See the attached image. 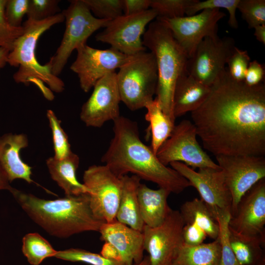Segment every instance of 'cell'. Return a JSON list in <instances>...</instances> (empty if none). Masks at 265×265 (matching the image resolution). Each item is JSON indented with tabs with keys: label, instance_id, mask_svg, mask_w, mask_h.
I'll return each instance as SVG.
<instances>
[{
	"label": "cell",
	"instance_id": "d4e9b609",
	"mask_svg": "<svg viewBox=\"0 0 265 265\" xmlns=\"http://www.w3.org/2000/svg\"><path fill=\"white\" fill-rule=\"evenodd\" d=\"M221 246L219 238L209 243L189 245L184 243L171 265H220Z\"/></svg>",
	"mask_w": 265,
	"mask_h": 265
},
{
	"label": "cell",
	"instance_id": "8fae6325",
	"mask_svg": "<svg viewBox=\"0 0 265 265\" xmlns=\"http://www.w3.org/2000/svg\"><path fill=\"white\" fill-rule=\"evenodd\" d=\"M232 197L231 216L244 194L265 179V156L253 155L215 156Z\"/></svg>",
	"mask_w": 265,
	"mask_h": 265
},
{
	"label": "cell",
	"instance_id": "cb8c5ba5",
	"mask_svg": "<svg viewBox=\"0 0 265 265\" xmlns=\"http://www.w3.org/2000/svg\"><path fill=\"white\" fill-rule=\"evenodd\" d=\"M122 177V188L116 220L135 230L142 232L144 224L139 208L137 190L141 179L135 175Z\"/></svg>",
	"mask_w": 265,
	"mask_h": 265
},
{
	"label": "cell",
	"instance_id": "7bdbcfd3",
	"mask_svg": "<svg viewBox=\"0 0 265 265\" xmlns=\"http://www.w3.org/2000/svg\"><path fill=\"white\" fill-rule=\"evenodd\" d=\"M123 15H130L145 11L150 7L151 0H122Z\"/></svg>",
	"mask_w": 265,
	"mask_h": 265
},
{
	"label": "cell",
	"instance_id": "ab89813d",
	"mask_svg": "<svg viewBox=\"0 0 265 265\" xmlns=\"http://www.w3.org/2000/svg\"><path fill=\"white\" fill-rule=\"evenodd\" d=\"M29 0H6L4 13L8 22L13 26H22L23 19L27 14Z\"/></svg>",
	"mask_w": 265,
	"mask_h": 265
},
{
	"label": "cell",
	"instance_id": "9a60e30c",
	"mask_svg": "<svg viewBox=\"0 0 265 265\" xmlns=\"http://www.w3.org/2000/svg\"><path fill=\"white\" fill-rule=\"evenodd\" d=\"M225 16L218 9H206L192 16L173 19L157 17V20L170 30L175 39L189 58L205 37H218V22Z\"/></svg>",
	"mask_w": 265,
	"mask_h": 265
},
{
	"label": "cell",
	"instance_id": "d6986e66",
	"mask_svg": "<svg viewBox=\"0 0 265 265\" xmlns=\"http://www.w3.org/2000/svg\"><path fill=\"white\" fill-rule=\"evenodd\" d=\"M99 232L101 240L116 249L121 261L125 265H133L143 260L144 249L142 232L116 220L103 223Z\"/></svg>",
	"mask_w": 265,
	"mask_h": 265
},
{
	"label": "cell",
	"instance_id": "836d02e7",
	"mask_svg": "<svg viewBox=\"0 0 265 265\" xmlns=\"http://www.w3.org/2000/svg\"><path fill=\"white\" fill-rule=\"evenodd\" d=\"M195 0H151L150 7L157 17L173 19L184 17L188 7Z\"/></svg>",
	"mask_w": 265,
	"mask_h": 265
},
{
	"label": "cell",
	"instance_id": "30bf717a",
	"mask_svg": "<svg viewBox=\"0 0 265 265\" xmlns=\"http://www.w3.org/2000/svg\"><path fill=\"white\" fill-rule=\"evenodd\" d=\"M157 17L156 11L151 8L135 14L122 15L110 21L95 39L128 55L146 51L141 37L147 25Z\"/></svg>",
	"mask_w": 265,
	"mask_h": 265
},
{
	"label": "cell",
	"instance_id": "c3c4849f",
	"mask_svg": "<svg viewBox=\"0 0 265 265\" xmlns=\"http://www.w3.org/2000/svg\"><path fill=\"white\" fill-rule=\"evenodd\" d=\"M133 265H150L148 256H146L144 257L143 260L141 262L135 264Z\"/></svg>",
	"mask_w": 265,
	"mask_h": 265
},
{
	"label": "cell",
	"instance_id": "e0dca14e",
	"mask_svg": "<svg viewBox=\"0 0 265 265\" xmlns=\"http://www.w3.org/2000/svg\"><path fill=\"white\" fill-rule=\"evenodd\" d=\"M93 91L81 108L80 118L87 127L100 128L120 116L121 102L116 73H109L94 86Z\"/></svg>",
	"mask_w": 265,
	"mask_h": 265
},
{
	"label": "cell",
	"instance_id": "f6af8a7d",
	"mask_svg": "<svg viewBox=\"0 0 265 265\" xmlns=\"http://www.w3.org/2000/svg\"><path fill=\"white\" fill-rule=\"evenodd\" d=\"M8 177L0 164V190L6 189L10 192L13 189Z\"/></svg>",
	"mask_w": 265,
	"mask_h": 265
},
{
	"label": "cell",
	"instance_id": "4fadbf2b",
	"mask_svg": "<svg viewBox=\"0 0 265 265\" xmlns=\"http://www.w3.org/2000/svg\"><path fill=\"white\" fill-rule=\"evenodd\" d=\"M185 223L179 211L171 209L159 226L144 225L142 233L144 249L150 265H171L177 251L184 243Z\"/></svg>",
	"mask_w": 265,
	"mask_h": 265
},
{
	"label": "cell",
	"instance_id": "f1b7e54d",
	"mask_svg": "<svg viewBox=\"0 0 265 265\" xmlns=\"http://www.w3.org/2000/svg\"><path fill=\"white\" fill-rule=\"evenodd\" d=\"M22 252L32 265H39L47 258L54 257L57 251L37 233H28L22 239Z\"/></svg>",
	"mask_w": 265,
	"mask_h": 265
},
{
	"label": "cell",
	"instance_id": "277c9868",
	"mask_svg": "<svg viewBox=\"0 0 265 265\" xmlns=\"http://www.w3.org/2000/svg\"><path fill=\"white\" fill-rule=\"evenodd\" d=\"M65 21L63 13H59L47 19L36 21L30 19L24 23V32L15 42L9 52L7 63L18 67L13 78L17 83L27 85L34 83L49 100L53 95L44 84L56 93H61L65 89L64 82L52 73V61L44 65L39 63L36 56V48L40 37L53 26Z\"/></svg>",
	"mask_w": 265,
	"mask_h": 265
},
{
	"label": "cell",
	"instance_id": "d590c367",
	"mask_svg": "<svg viewBox=\"0 0 265 265\" xmlns=\"http://www.w3.org/2000/svg\"><path fill=\"white\" fill-rule=\"evenodd\" d=\"M237 9L241 13L249 28H254L265 24V0H239Z\"/></svg>",
	"mask_w": 265,
	"mask_h": 265
},
{
	"label": "cell",
	"instance_id": "ba28073f",
	"mask_svg": "<svg viewBox=\"0 0 265 265\" xmlns=\"http://www.w3.org/2000/svg\"><path fill=\"white\" fill-rule=\"evenodd\" d=\"M88 190L91 211L96 218L109 223L116 220L122 179L106 165H93L84 172L83 183Z\"/></svg>",
	"mask_w": 265,
	"mask_h": 265
},
{
	"label": "cell",
	"instance_id": "8d00e7d4",
	"mask_svg": "<svg viewBox=\"0 0 265 265\" xmlns=\"http://www.w3.org/2000/svg\"><path fill=\"white\" fill-rule=\"evenodd\" d=\"M6 0H0V47L10 51L16 40L24 32V27L12 26L7 21L4 9Z\"/></svg>",
	"mask_w": 265,
	"mask_h": 265
},
{
	"label": "cell",
	"instance_id": "f546056e",
	"mask_svg": "<svg viewBox=\"0 0 265 265\" xmlns=\"http://www.w3.org/2000/svg\"><path fill=\"white\" fill-rule=\"evenodd\" d=\"M54 257L63 260L80 262L90 265H125L122 262L109 259L101 254L80 248H70L57 251Z\"/></svg>",
	"mask_w": 265,
	"mask_h": 265
},
{
	"label": "cell",
	"instance_id": "83f0119b",
	"mask_svg": "<svg viewBox=\"0 0 265 265\" xmlns=\"http://www.w3.org/2000/svg\"><path fill=\"white\" fill-rule=\"evenodd\" d=\"M229 238L232 251L240 265H255L265 257V239L240 235L229 228Z\"/></svg>",
	"mask_w": 265,
	"mask_h": 265
},
{
	"label": "cell",
	"instance_id": "f35d334b",
	"mask_svg": "<svg viewBox=\"0 0 265 265\" xmlns=\"http://www.w3.org/2000/svg\"><path fill=\"white\" fill-rule=\"evenodd\" d=\"M250 61L247 51L236 47L227 63L228 65L227 70L231 77L236 80L243 81Z\"/></svg>",
	"mask_w": 265,
	"mask_h": 265
},
{
	"label": "cell",
	"instance_id": "5bb4252c",
	"mask_svg": "<svg viewBox=\"0 0 265 265\" xmlns=\"http://www.w3.org/2000/svg\"><path fill=\"white\" fill-rule=\"evenodd\" d=\"M235 48L232 37H206L188 58L186 70L197 80L210 87L226 68Z\"/></svg>",
	"mask_w": 265,
	"mask_h": 265
},
{
	"label": "cell",
	"instance_id": "8992f818",
	"mask_svg": "<svg viewBox=\"0 0 265 265\" xmlns=\"http://www.w3.org/2000/svg\"><path fill=\"white\" fill-rule=\"evenodd\" d=\"M121 101L132 111L145 107L154 99L158 84L156 59L151 52L131 56L116 73Z\"/></svg>",
	"mask_w": 265,
	"mask_h": 265
},
{
	"label": "cell",
	"instance_id": "5b68a950",
	"mask_svg": "<svg viewBox=\"0 0 265 265\" xmlns=\"http://www.w3.org/2000/svg\"><path fill=\"white\" fill-rule=\"evenodd\" d=\"M143 44L155 56L158 70L156 98L163 112L175 122L173 112L174 88L179 76L186 69L188 57L170 30L156 20L149 24Z\"/></svg>",
	"mask_w": 265,
	"mask_h": 265
},
{
	"label": "cell",
	"instance_id": "ee69618b",
	"mask_svg": "<svg viewBox=\"0 0 265 265\" xmlns=\"http://www.w3.org/2000/svg\"><path fill=\"white\" fill-rule=\"evenodd\" d=\"M100 254L106 258L121 261L117 251L108 243L105 242L104 244Z\"/></svg>",
	"mask_w": 265,
	"mask_h": 265
},
{
	"label": "cell",
	"instance_id": "681fc988",
	"mask_svg": "<svg viewBox=\"0 0 265 265\" xmlns=\"http://www.w3.org/2000/svg\"><path fill=\"white\" fill-rule=\"evenodd\" d=\"M255 265H265V257L262 258L257 264Z\"/></svg>",
	"mask_w": 265,
	"mask_h": 265
},
{
	"label": "cell",
	"instance_id": "7402d4cb",
	"mask_svg": "<svg viewBox=\"0 0 265 265\" xmlns=\"http://www.w3.org/2000/svg\"><path fill=\"white\" fill-rule=\"evenodd\" d=\"M168 190L159 187L152 189L140 183L137 190L139 212L144 225L155 227L160 225L170 211L167 198L170 194Z\"/></svg>",
	"mask_w": 265,
	"mask_h": 265
},
{
	"label": "cell",
	"instance_id": "4dcf8cb0",
	"mask_svg": "<svg viewBox=\"0 0 265 265\" xmlns=\"http://www.w3.org/2000/svg\"><path fill=\"white\" fill-rule=\"evenodd\" d=\"M239 1V0H207L203 1L195 0L187 9L186 14L190 16L206 9L224 8L229 14V25L232 28H237L238 23L236 12Z\"/></svg>",
	"mask_w": 265,
	"mask_h": 265
},
{
	"label": "cell",
	"instance_id": "3957f363",
	"mask_svg": "<svg viewBox=\"0 0 265 265\" xmlns=\"http://www.w3.org/2000/svg\"><path fill=\"white\" fill-rule=\"evenodd\" d=\"M27 215L52 236L67 238L99 232L104 222L94 215L88 193L47 200L15 188L10 192Z\"/></svg>",
	"mask_w": 265,
	"mask_h": 265
},
{
	"label": "cell",
	"instance_id": "6da1fadb",
	"mask_svg": "<svg viewBox=\"0 0 265 265\" xmlns=\"http://www.w3.org/2000/svg\"><path fill=\"white\" fill-rule=\"evenodd\" d=\"M191 112L204 148L217 155L265 156V85L237 81L227 68Z\"/></svg>",
	"mask_w": 265,
	"mask_h": 265
},
{
	"label": "cell",
	"instance_id": "4316f807",
	"mask_svg": "<svg viewBox=\"0 0 265 265\" xmlns=\"http://www.w3.org/2000/svg\"><path fill=\"white\" fill-rule=\"evenodd\" d=\"M147 112L145 119L149 123L151 134V148L156 155L162 144L171 135L175 127V122L162 111L159 102L155 97L145 106Z\"/></svg>",
	"mask_w": 265,
	"mask_h": 265
},
{
	"label": "cell",
	"instance_id": "9c48e42d",
	"mask_svg": "<svg viewBox=\"0 0 265 265\" xmlns=\"http://www.w3.org/2000/svg\"><path fill=\"white\" fill-rule=\"evenodd\" d=\"M197 136L193 123L188 120H183L175 125L170 136L160 147L156 154L157 158L166 166L172 162L178 161L193 169H220L201 148Z\"/></svg>",
	"mask_w": 265,
	"mask_h": 265
},
{
	"label": "cell",
	"instance_id": "74e56055",
	"mask_svg": "<svg viewBox=\"0 0 265 265\" xmlns=\"http://www.w3.org/2000/svg\"><path fill=\"white\" fill-rule=\"evenodd\" d=\"M58 0H29L27 19L41 21L60 13Z\"/></svg>",
	"mask_w": 265,
	"mask_h": 265
},
{
	"label": "cell",
	"instance_id": "ffe728a7",
	"mask_svg": "<svg viewBox=\"0 0 265 265\" xmlns=\"http://www.w3.org/2000/svg\"><path fill=\"white\" fill-rule=\"evenodd\" d=\"M28 145L27 137L24 133H7L0 137V164L10 183L17 179L28 184L34 183L31 167L22 160L20 155L21 150Z\"/></svg>",
	"mask_w": 265,
	"mask_h": 265
},
{
	"label": "cell",
	"instance_id": "603a6c76",
	"mask_svg": "<svg viewBox=\"0 0 265 265\" xmlns=\"http://www.w3.org/2000/svg\"><path fill=\"white\" fill-rule=\"evenodd\" d=\"M79 162V157L73 152L63 159H58L53 157L46 160L52 179L63 190L66 196L88 193L86 187L77 178Z\"/></svg>",
	"mask_w": 265,
	"mask_h": 265
},
{
	"label": "cell",
	"instance_id": "7a4b0ae2",
	"mask_svg": "<svg viewBox=\"0 0 265 265\" xmlns=\"http://www.w3.org/2000/svg\"><path fill=\"white\" fill-rule=\"evenodd\" d=\"M113 123L114 136L101 160L115 175L121 178L132 173L175 194L190 186L185 178L162 164L151 147L142 142L136 122L120 115Z\"/></svg>",
	"mask_w": 265,
	"mask_h": 265
},
{
	"label": "cell",
	"instance_id": "7dc6e473",
	"mask_svg": "<svg viewBox=\"0 0 265 265\" xmlns=\"http://www.w3.org/2000/svg\"><path fill=\"white\" fill-rule=\"evenodd\" d=\"M9 52L6 49L0 47V70L7 63Z\"/></svg>",
	"mask_w": 265,
	"mask_h": 265
},
{
	"label": "cell",
	"instance_id": "44dd1931",
	"mask_svg": "<svg viewBox=\"0 0 265 265\" xmlns=\"http://www.w3.org/2000/svg\"><path fill=\"white\" fill-rule=\"evenodd\" d=\"M211 87L202 83L186 69L178 77L174 88L173 112L174 118L197 109L204 103Z\"/></svg>",
	"mask_w": 265,
	"mask_h": 265
},
{
	"label": "cell",
	"instance_id": "bcb514c9",
	"mask_svg": "<svg viewBox=\"0 0 265 265\" xmlns=\"http://www.w3.org/2000/svg\"><path fill=\"white\" fill-rule=\"evenodd\" d=\"M254 35L256 39L265 45V24L258 26L254 28Z\"/></svg>",
	"mask_w": 265,
	"mask_h": 265
},
{
	"label": "cell",
	"instance_id": "52a82bcc",
	"mask_svg": "<svg viewBox=\"0 0 265 265\" xmlns=\"http://www.w3.org/2000/svg\"><path fill=\"white\" fill-rule=\"evenodd\" d=\"M69 6L62 13L65 29L55 54L50 58L52 73L58 77L66 65L72 53L82 44L96 31L105 27L111 21L95 17L82 0H70Z\"/></svg>",
	"mask_w": 265,
	"mask_h": 265
},
{
	"label": "cell",
	"instance_id": "ac0fdd59",
	"mask_svg": "<svg viewBox=\"0 0 265 265\" xmlns=\"http://www.w3.org/2000/svg\"><path fill=\"white\" fill-rule=\"evenodd\" d=\"M228 225L239 235L265 240V179L257 182L241 197Z\"/></svg>",
	"mask_w": 265,
	"mask_h": 265
},
{
	"label": "cell",
	"instance_id": "60d3db41",
	"mask_svg": "<svg viewBox=\"0 0 265 265\" xmlns=\"http://www.w3.org/2000/svg\"><path fill=\"white\" fill-rule=\"evenodd\" d=\"M184 243L189 245H196L204 242L207 236L200 228L189 223H186L183 230Z\"/></svg>",
	"mask_w": 265,
	"mask_h": 265
},
{
	"label": "cell",
	"instance_id": "b9f144b4",
	"mask_svg": "<svg viewBox=\"0 0 265 265\" xmlns=\"http://www.w3.org/2000/svg\"><path fill=\"white\" fill-rule=\"evenodd\" d=\"M264 76L263 65L255 60L249 63L243 81L248 85L253 86L262 83Z\"/></svg>",
	"mask_w": 265,
	"mask_h": 265
},
{
	"label": "cell",
	"instance_id": "2e32d148",
	"mask_svg": "<svg viewBox=\"0 0 265 265\" xmlns=\"http://www.w3.org/2000/svg\"><path fill=\"white\" fill-rule=\"evenodd\" d=\"M76 51L77 57L70 69L77 75L80 87L85 93L89 92L105 75L115 72L132 56L111 47L101 50L92 48L86 44L80 45Z\"/></svg>",
	"mask_w": 265,
	"mask_h": 265
},
{
	"label": "cell",
	"instance_id": "e575fe53",
	"mask_svg": "<svg viewBox=\"0 0 265 265\" xmlns=\"http://www.w3.org/2000/svg\"><path fill=\"white\" fill-rule=\"evenodd\" d=\"M97 18L112 20L123 15L122 0H82Z\"/></svg>",
	"mask_w": 265,
	"mask_h": 265
},
{
	"label": "cell",
	"instance_id": "7c38bea8",
	"mask_svg": "<svg viewBox=\"0 0 265 265\" xmlns=\"http://www.w3.org/2000/svg\"><path fill=\"white\" fill-rule=\"evenodd\" d=\"M171 167L185 178L198 192L201 198L215 215L229 213L232 197L221 169L206 167L194 169L181 162L170 163Z\"/></svg>",
	"mask_w": 265,
	"mask_h": 265
},
{
	"label": "cell",
	"instance_id": "484cf974",
	"mask_svg": "<svg viewBox=\"0 0 265 265\" xmlns=\"http://www.w3.org/2000/svg\"><path fill=\"white\" fill-rule=\"evenodd\" d=\"M185 224H192L203 230L213 240L219 237L218 222L209 208L201 199L195 198L184 203L179 211Z\"/></svg>",
	"mask_w": 265,
	"mask_h": 265
},
{
	"label": "cell",
	"instance_id": "1f68e13d",
	"mask_svg": "<svg viewBox=\"0 0 265 265\" xmlns=\"http://www.w3.org/2000/svg\"><path fill=\"white\" fill-rule=\"evenodd\" d=\"M47 117L52 133L54 157L58 159H63L72 152L68 136L61 126V121L53 110H47Z\"/></svg>",
	"mask_w": 265,
	"mask_h": 265
},
{
	"label": "cell",
	"instance_id": "d6a6232c",
	"mask_svg": "<svg viewBox=\"0 0 265 265\" xmlns=\"http://www.w3.org/2000/svg\"><path fill=\"white\" fill-rule=\"evenodd\" d=\"M229 213H218L215 218L219 228V239L221 246L220 265H240L232 251L229 238Z\"/></svg>",
	"mask_w": 265,
	"mask_h": 265
}]
</instances>
